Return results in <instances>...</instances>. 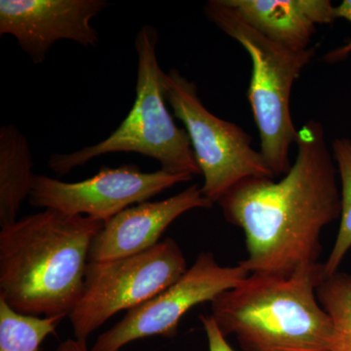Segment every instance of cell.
I'll return each instance as SVG.
<instances>
[{"mask_svg": "<svg viewBox=\"0 0 351 351\" xmlns=\"http://www.w3.org/2000/svg\"><path fill=\"white\" fill-rule=\"evenodd\" d=\"M297 157L278 182L250 178L219 200L228 223L243 230L250 274L292 277L322 265L321 233L341 217L334 157L320 121L299 129Z\"/></svg>", "mask_w": 351, "mask_h": 351, "instance_id": "6da1fadb", "label": "cell"}, {"mask_svg": "<svg viewBox=\"0 0 351 351\" xmlns=\"http://www.w3.org/2000/svg\"><path fill=\"white\" fill-rule=\"evenodd\" d=\"M106 223L45 209L0 232V299L25 315L69 317Z\"/></svg>", "mask_w": 351, "mask_h": 351, "instance_id": "7a4b0ae2", "label": "cell"}, {"mask_svg": "<svg viewBox=\"0 0 351 351\" xmlns=\"http://www.w3.org/2000/svg\"><path fill=\"white\" fill-rule=\"evenodd\" d=\"M324 263L292 277L249 274L211 302L215 322L244 351H332L335 329L316 290Z\"/></svg>", "mask_w": 351, "mask_h": 351, "instance_id": "3957f363", "label": "cell"}, {"mask_svg": "<svg viewBox=\"0 0 351 351\" xmlns=\"http://www.w3.org/2000/svg\"><path fill=\"white\" fill-rule=\"evenodd\" d=\"M158 32L152 25L141 27L135 38L137 53L136 98L130 112L110 136L98 144L69 154H55L48 160L51 170L66 175L101 156L135 152L151 157L161 170L175 175H201L186 129L175 123L167 108L162 86L163 69L156 56Z\"/></svg>", "mask_w": 351, "mask_h": 351, "instance_id": "277c9868", "label": "cell"}, {"mask_svg": "<svg viewBox=\"0 0 351 351\" xmlns=\"http://www.w3.org/2000/svg\"><path fill=\"white\" fill-rule=\"evenodd\" d=\"M204 14L250 55L247 96L260 134V152L274 177H283L292 166L291 145H295L299 134L291 115V92L302 69L313 59L315 48L293 50L270 40L223 0L208 1Z\"/></svg>", "mask_w": 351, "mask_h": 351, "instance_id": "5b68a950", "label": "cell"}, {"mask_svg": "<svg viewBox=\"0 0 351 351\" xmlns=\"http://www.w3.org/2000/svg\"><path fill=\"white\" fill-rule=\"evenodd\" d=\"M162 86L166 103L188 133L204 178L201 191L205 197L218 203L244 180L276 178L262 154L252 147L251 135L208 110L195 82L172 69L169 73L164 71Z\"/></svg>", "mask_w": 351, "mask_h": 351, "instance_id": "8992f818", "label": "cell"}, {"mask_svg": "<svg viewBox=\"0 0 351 351\" xmlns=\"http://www.w3.org/2000/svg\"><path fill=\"white\" fill-rule=\"evenodd\" d=\"M186 270L184 253L172 239L129 257L88 263L82 297L69 316L75 339L87 341L113 315L145 304Z\"/></svg>", "mask_w": 351, "mask_h": 351, "instance_id": "52a82bcc", "label": "cell"}, {"mask_svg": "<svg viewBox=\"0 0 351 351\" xmlns=\"http://www.w3.org/2000/svg\"><path fill=\"white\" fill-rule=\"evenodd\" d=\"M249 272L240 265L223 267L213 254L203 252L174 284L131 311L97 338L91 351H120L128 343L149 337L172 339L180 321L197 304L213 301L234 288Z\"/></svg>", "mask_w": 351, "mask_h": 351, "instance_id": "ba28073f", "label": "cell"}, {"mask_svg": "<svg viewBox=\"0 0 351 351\" xmlns=\"http://www.w3.org/2000/svg\"><path fill=\"white\" fill-rule=\"evenodd\" d=\"M191 179V176L161 169L145 173L135 165L103 167L93 177L76 182L34 174L29 199L34 207L107 223L127 208L147 202L165 189Z\"/></svg>", "mask_w": 351, "mask_h": 351, "instance_id": "9c48e42d", "label": "cell"}, {"mask_svg": "<svg viewBox=\"0 0 351 351\" xmlns=\"http://www.w3.org/2000/svg\"><path fill=\"white\" fill-rule=\"evenodd\" d=\"M108 6L106 0H1L0 36H14L32 63L43 64L60 40L98 46L91 21Z\"/></svg>", "mask_w": 351, "mask_h": 351, "instance_id": "30bf717a", "label": "cell"}, {"mask_svg": "<svg viewBox=\"0 0 351 351\" xmlns=\"http://www.w3.org/2000/svg\"><path fill=\"white\" fill-rule=\"evenodd\" d=\"M214 203L198 184L161 201L143 202L120 212L104 226L94 239L89 262H104L136 255L161 241L168 226L186 212L210 209Z\"/></svg>", "mask_w": 351, "mask_h": 351, "instance_id": "8fae6325", "label": "cell"}, {"mask_svg": "<svg viewBox=\"0 0 351 351\" xmlns=\"http://www.w3.org/2000/svg\"><path fill=\"white\" fill-rule=\"evenodd\" d=\"M265 38L293 50L309 48L318 25L337 19L329 0H223Z\"/></svg>", "mask_w": 351, "mask_h": 351, "instance_id": "7c38bea8", "label": "cell"}, {"mask_svg": "<svg viewBox=\"0 0 351 351\" xmlns=\"http://www.w3.org/2000/svg\"><path fill=\"white\" fill-rule=\"evenodd\" d=\"M32 156L27 138L15 125L0 128V226L17 221L23 202L31 195Z\"/></svg>", "mask_w": 351, "mask_h": 351, "instance_id": "4fadbf2b", "label": "cell"}, {"mask_svg": "<svg viewBox=\"0 0 351 351\" xmlns=\"http://www.w3.org/2000/svg\"><path fill=\"white\" fill-rule=\"evenodd\" d=\"M64 318L25 315L0 299V351H38Z\"/></svg>", "mask_w": 351, "mask_h": 351, "instance_id": "5bb4252c", "label": "cell"}, {"mask_svg": "<svg viewBox=\"0 0 351 351\" xmlns=\"http://www.w3.org/2000/svg\"><path fill=\"white\" fill-rule=\"evenodd\" d=\"M318 302L335 329L332 351H351V276L336 272L325 276L316 290Z\"/></svg>", "mask_w": 351, "mask_h": 351, "instance_id": "9a60e30c", "label": "cell"}, {"mask_svg": "<svg viewBox=\"0 0 351 351\" xmlns=\"http://www.w3.org/2000/svg\"><path fill=\"white\" fill-rule=\"evenodd\" d=\"M332 154L341 182V223L336 242L324 263L326 276L338 272L339 265L351 249V141L338 138L332 145Z\"/></svg>", "mask_w": 351, "mask_h": 351, "instance_id": "2e32d148", "label": "cell"}, {"mask_svg": "<svg viewBox=\"0 0 351 351\" xmlns=\"http://www.w3.org/2000/svg\"><path fill=\"white\" fill-rule=\"evenodd\" d=\"M200 320L206 334L209 351H235L211 315H201Z\"/></svg>", "mask_w": 351, "mask_h": 351, "instance_id": "e0dca14e", "label": "cell"}, {"mask_svg": "<svg viewBox=\"0 0 351 351\" xmlns=\"http://www.w3.org/2000/svg\"><path fill=\"white\" fill-rule=\"evenodd\" d=\"M336 18H343L351 23V0H343L339 6L335 8ZM351 53V41L346 45L341 46L338 49L332 50L328 53L324 57V61L327 63H337V62L343 61Z\"/></svg>", "mask_w": 351, "mask_h": 351, "instance_id": "ac0fdd59", "label": "cell"}, {"mask_svg": "<svg viewBox=\"0 0 351 351\" xmlns=\"http://www.w3.org/2000/svg\"><path fill=\"white\" fill-rule=\"evenodd\" d=\"M56 351H91L88 348L86 341L76 339H64L60 343Z\"/></svg>", "mask_w": 351, "mask_h": 351, "instance_id": "d6986e66", "label": "cell"}]
</instances>
